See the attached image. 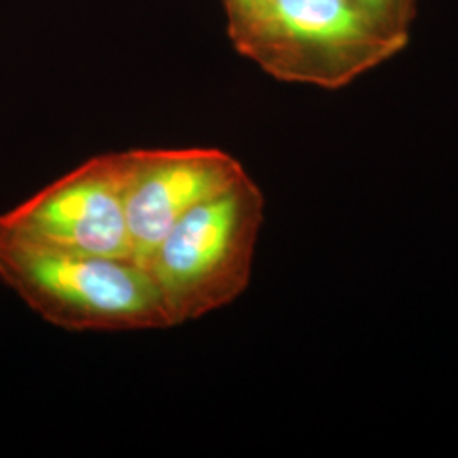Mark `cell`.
I'll list each match as a JSON object with an SVG mask.
<instances>
[{
  "label": "cell",
  "mask_w": 458,
  "mask_h": 458,
  "mask_svg": "<svg viewBox=\"0 0 458 458\" xmlns=\"http://www.w3.org/2000/svg\"><path fill=\"white\" fill-rule=\"evenodd\" d=\"M0 234L77 253L132 259L121 151L87 160L0 214Z\"/></svg>",
  "instance_id": "4"
},
{
  "label": "cell",
  "mask_w": 458,
  "mask_h": 458,
  "mask_svg": "<svg viewBox=\"0 0 458 458\" xmlns=\"http://www.w3.org/2000/svg\"><path fill=\"white\" fill-rule=\"evenodd\" d=\"M253 2H255V0H223V7H225L226 16H231V14L240 13L242 9H245V7H248V5L253 4Z\"/></svg>",
  "instance_id": "7"
},
{
  "label": "cell",
  "mask_w": 458,
  "mask_h": 458,
  "mask_svg": "<svg viewBox=\"0 0 458 458\" xmlns=\"http://www.w3.org/2000/svg\"><path fill=\"white\" fill-rule=\"evenodd\" d=\"M263 211L262 191L245 174L182 216L165 234L145 267L170 327L217 311L245 293Z\"/></svg>",
  "instance_id": "3"
},
{
  "label": "cell",
  "mask_w": 458,
  "mask_h": 458,
  "mask_svg": "<svg viewBox=\"0 0 458 458\" xmlns=\"http://www.w3.org/2000/svg\"><path fill=\"white\" fill-rule=\"evenodd\" d=\"M121 160L132 259L141 265L182 216L246 174L217 148L128 149Z\"/></svg>",
  "instance_id": "5"
},
{
  "label": "cell",
  "mask_w": 458,
  "mask_h": 458,
  "mask_svg": "<svg viewBox=\"0 0 458 458\" xmlns=\"http://www.w3.org/2000/svg\"><path fill=\"white\" fill-rule=\"evenodd\" d=\"M233 48L280 82L336 90L389 62L410 33L353 0H255L226 16Z\"/></svg>",
  "instance_id": "1"
},
{
  "label": "cell",
  "mask_w": 458,
  "mask_h": 458,
  "mask_svg": "<svg viewBox=\"0 0 458 458\" xmlns=\"http://www.w3.org/2000/svg\"><path fill=\"white\" fill-rule=\"evenodd\" d=\"M363 11L386 26L410 33L411 22L416 14V0H353Z\"/></svg>",
  "instance_id": "6"
},
{
  "label": "cell",
  "mask_w": 458,
  "mask_h": 458,
  "mask_svg": "<svg viewBox=\"0 0 458 458\" xmlns=\"http://www.w3.org/2000/svg\"><path fill=\"white\" fill-rule=\"evenodd\" d=\"M0 280L33 311L68 331L170 327L147 267L0 234Z\"/></svg>",
  "instance_id": "2"
}]
</instances>
